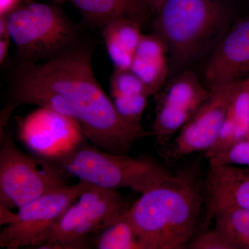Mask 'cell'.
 Listing matches in <instances>:
<instances>
[{"label":"cell","instance_id":"1","mask_svg":"<svg viewBox=\"0 0 249 249\" xmlns=\"http://www.w3.org/2000/svg\"><path fill=\"white\" fill-rule=\"evenodd\" d=\"M23 104L49 108L80 126L93 145L127 154L134 142L148 137L142 126L123 120L98 83L91 51L74 44L42 63H23L15 74L9 109Z\"/></svg>","mask_w":249,"mask_h":249},{"label":"cell","instance_id":"2","mask_svg":"<svg viewBox=\"0 0 249 249\" xmlns=\"http://www.w3.org/2000/svg\"><path fill=\"white\" fill-rule=\"evenodd\" d=\"M204 198L192 175L180 173L146 193L127 211L144 249L188 248Z\"/></svg>","mask_w":249,"mask_h":249},{"label":"cell","instance_id":"3","mask_svg":"<svg viewBox=\"0 0 249 249\" xmlns=\"http://www.w3.org/2000/svg\"><path fill=\"white\" fill-rule=\"evenodd\" d=\"M234 21L228 0H165L152 29L168 46L170 76L211 53Z\"/></svg>","mask_w":249,"mask_h":249},{"label":"cell","instance_id":"4","mask_svg":"<svg viewBox=\"0 0 249 249\" xmlns=\"http://www.w3.org/2000/svg\"><path fill=\"white\" fill-rule=\"evenodd\" d=\"M67 175L106 189L129 188L143 194L174 174L155 160L104 151L85 142L54 162Z\"/></svg>","mask_w":249,"mask_h":249},{"label":"cell","instance_id":"5","mask_svg":"<svg viewBox=\"0 0 249 249\" xmlns=\"http://www.w3.org/2000/svg\"><path fill=\"white\" fill-rule=\"evenodd\" d=\"M114 190L90 186L36 242L37 249H88L90 240L129 209Z\"/></svg>","mask_w":249,"mask_h":249},{"label":"cell","instance_id":"6","mask_svg":"<svg viewBox=\"0 0 249 249\" xmlns=\"http://www.w3.org/2000/svg\"><path fill=\"white\" fill-rule=\"evenodd\" d=\"M4 17L23 63L47 60L76 44V26L55 6L27 1Z\"/></svg>","mask_w":249,"mask_h":249},{"label":"cell","instance_id":"7","mask_svg":"<svg viewBox=\"0 0 249 249\" xmlns=\"http://www.w3.org/2000/svg\"><path fill=\"white\" fill-rule=\"evenodd\" d=\"M66 175L54 162L19 150L3 126L0 137V206L19 209L67 186Z\"/></svg>","mask_w":249,"mask_h":249},{"label":"cell","instance_id":"8","mask_svg":"<svg viewBox=\"0 0 249 249\" xmlns=\"http://www.w3.org/2000/svg\"><path fill=\"white\" fill-rule=\"evenodd\" d=\"M91 185L79 181L23 205L0 234V247L17 249L35 246L41 235L57 222Z\"/></svg>","mask_w":249,"mask_h":249},{"label":"cell","instance_id":"9","mask_svg":"<svg viewBox=\"0 0 249 249\" xmlns=\"http://www.w3.org/2000/svg\"><path fill=\"white\" fill-rule=\"evenodd\" d=\"M19 140L36 156L55 162L79 146L86 138L80 126L58 111L37 107L18 122Z\"/></svg>","mask_w":249,"mask_h":249},{"label":"cell","instance_id":"10","mask_svg":"<svg viewBox=\"0 0 249 249\" xmlns=\"http://www.w3.org/2000/svg\"><path fill=\"white\" fill-rule=\"evenodd\" d=\"M211 90L194 72L185 70L156 94L152 135L160 143L179 132L209 97Z\"/></svg>","mask_w":249,"mask_h":249},{"label":"cell","instance_id":"11","mask_svg":"<svg viewBox=\"0 0 249 249\" xmlns=\"http://www.w3.org/2000/svg\"><path fill=\"white\" fill-rule=\"evenodd\" d=\"M240 80L210 89L209 97L178 132L173 147V159L193 152H206L213 145Z\"/></svg>","mask_w":249,"mask_h":249},{"label":"cell","instance_id":"12","mask_svg":"<svg viewBox=\"0 0 249 249\" xmlns=\"http://www.w3.org/2000/svg\"><path fill=\"white\" fill-rule=\"evenodd\" d=\"M249 75V16L235 19L209 54L204 78L209 89Z\"/></svg>","mask_w":249,"mask_h":249},{"label":"cell","instance_id":"13","mask_svg":"<svg viewBox=\"0 0 249 249\" xmlns=\"http://www.w3.org/2000/svg\"><path fill=\"white\" fill-rule=\"evenodd\" d=\"M206 194L208 221L221 210H249V167L210 165Z\"/></svg>","mask_w":249,"mask_h":249},{"label":"cell","instance_id":"14","mask_svg":"<svg viewBox=\"0 0 249 249\" xmlns=\"http://www.w3.org/2000/svg\"><path fill=\"white\" fill-rule=\"evenodd\" d=\"M129 70L145 85L152 96L164 87L170 74L169 51L158 34H142Z\"/></svg>","mask_w":249,"mask_h":249},{"label":"cell","instance_id":"15","mask_svg":"<svg viewBox=\"0 0 249 249\" xmlns=\"http://www.w3.org/2000/svg\"><path fill=\"white\" fill-rule=\"evenodd\" d=\"M249 131V75L241 80L229 103L217 140L205 152L208 160L227 150Z\"/></svg>","mask_w":249,"mask_h":249},{"label":"cell","instance_id":"16","mask_svg":"<svg viewBox=\"0 0 249 249\" xmlns=\"http://www.w3.org/2000/svg\"><path fill=\"white\" fill-rule=\"evenodd\" d=\"M70 3L90 22L103 26L111 19L127 18L147 24L153 14L144 0H55Z\"/></svg>","mask_w":249,"mask_h":249},{"label":"cell","instance_id":"17","mask_svg":"<svg viewBox=\"0 0 249 249\" xmlns=\"http://www.w3.org/2000/svg\"><path fill=\"white\" fill-rule=\"evenodd\" d=\"M143 26L127 18L111 19L103 26L102 35L114 70H129L142 36Z\"/></svg>","mask_w":249,"mask_h":249},{"label":"cell","instance_id":"18","mask_svg":"<svg viewBox=\"0 0 249 249\" xmlns=\"http://www.w3.org/2000/svg\"><path fill=\"white\" fill-rule=\"evenodd\" d=\"M151 96L145 85L138 81L126 85L110 98L123 120L133 125L142 126V116Z\"/></svg>","mask_w":249,"mask_h":249},{"label":"cell","instance_id":"19","mask_svg":"<svg viewBox=\"0 0 249 249\" xmlns=\"http://www.w3.org/2000/svg\"><path fill=\"white\" fill-rule=\"evenodd\" d=\"M127 212L94 237L93 242L96 249H144Z\"/></svg>","mask_w":249,"mask_h":249},{"label":"cell","instance_id":"20","mask_svg":"<svg viewBox=\"0 0 249 249\" xmlns=\"http://www.w3.org/2000/svg\"><path fill=\"white\" fill-rule=\"evenodd\" d=\"M213 218L215 228L227 235L236 249H249V210L223 209Z\"/></svg>","mask_w":249,"mask_h":249},{"label":"cell","instance_id":"21","mask_svg":"<svg viewBox=\"0 0 249 249\" xmlns=\"http://www.w3.org/2000/svg\"><path fill=\"white\" fill-rule=\"evenodd\" d=\"M210 165H235L249 167V131L243 138L210 159Z\"/></svg>","mask_w":249,"mask_h":249},{"label":"cell","instance_id":"22","mask_svg":"<svg viewBox=\"0 0 249 249\" xmlns=\"http://www.w3.org/2000/svg\"><path fill=\"white\" fill-rule=\"evenodd\" d=\"M188 249H236L227 235L214 227L205 232L190 242Z\"/></svg>","mask_w":249,"mask_h":249},{"label":"cell","instance_id":"23","mask_svg":"<svg viewBox=\"0 0 249 249\" xmlns=\"http://www.w3.org/2000/svg\"><path fill=\"white\" fill-rule=\"evenodd\" d=\"M20 3L21 0H0V16H7Z\"/></svg>","mask_w":249,"mask_h":249},{"label":"cell","instance_id":"24","mask_svg":"<svg viewBox=\"0 0 249 249\" xmlns=\"http://www.w3.org/2000/svg\"><path fill=\"white\" fill-rule=\"evenodd\" d=\"M11 42L9 37H0V63H5L8 52H9V44Z\"/></svg>","mask_w":249,"mask_h":249},{"label":"cell","instance_id":"25","mask_svg":"<svg viewBox=\"0 0 249 249\" xmlns=\"http://www.w3.org/2000/svg\"><path fill=\"white\" fill-rule=\"evenodd\" d=\"M144 1L150 8L153 14L156 15L160 11L165 0H144Z\"/></svg>","mask_w":249,"mask_h":249}]
</instances>
